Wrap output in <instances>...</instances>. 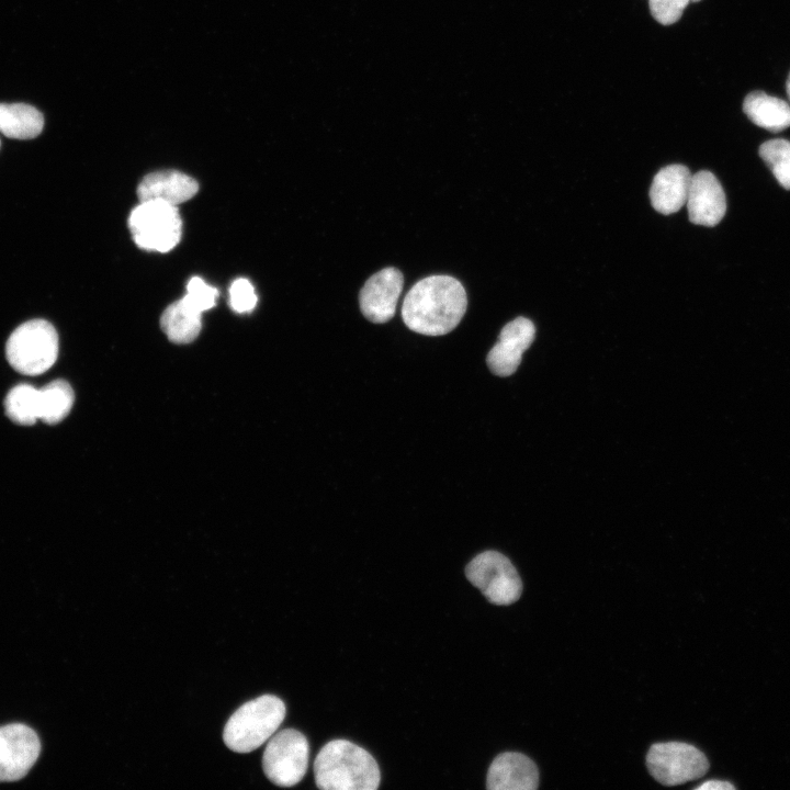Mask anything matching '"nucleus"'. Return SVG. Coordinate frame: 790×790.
<instances>
[{"mask_svg":"<svg viewBox=\"0 0 790 790\" xmlns=\"http://www.w3.org/2000/svg\"><path fill=\"white\" fill-rule=\"evenodd\" d=\"M758 154L786 190H790V142L770 139L759 146Z\"/></svg>","mask_w":790,"mask_h":790,"instance_id":"obj_21","label":"nucleus"},{"mask_svg":"<svg viewBox=\"0 0 790 790\" xmlns=\"http://www.w3.org/2000/svg\"><path fill=\"white\" fill-rule=\"evenodd\" d=\"M743 111L755 125L769 132L790 127L789 103L764 91L749 92L744 99Z\"/></svg>","mask_w":790,"mask_h":790,"instance_id":"obj_16","label":"nucleus"},{"mask_svg":"<svg viewBox=\"0 0 790 790\" xmlns=\"http://www.w3.org/2000/svg\"><path fill=\"white\" fill-rule=\"evenodd\" d=\"M534 336V325L526 317H517L506 324L486 358L490 372L498 376L514 374Z\"/></svg>","mask_w":790,"mask_h":790,"instance_id":"obj_11","label":"nucleus"},{"mask_svg":"<svg viewBox=\"0 0 790 790\" xmlns=\"http://www.w3.org/2000/svg\"><path fill=\"white\" fill-rule=\"evenodd\" d=\"M697 790H733L735 787L726 780H707L699 785Z\"/></svg>","mask_w":790,"mask_h":790,"instance_id":"obj_25","label":"nucleus"},{"mask_svg":"<svg viewBox=\"0 0 790 790\" xmlns=\"http://www.w3.org/2000/svg\"><path fill=\"white\" fill-rule=\"evenodd\" d=\"M466 306V292L459 280L450 275H430L408 291L402 318L415 332L441 336L459 325Z\"/></svg>","mask_w":790,"mask_h":790,"instance_id":"obj_1","label":"nucleus"},{"mask_svg":"<svg viewBox=\"0 0 790 790\" xmlns=\"http://www.w3.org/2000/svg\"><path fill=\"white\" fill-rule=\"evenodd\" d=\"M7 416L15 424L30 426L40 419V390L29 384L13 387L4 399Z\"/></svg>","mask_w":790,"mask_h":790,"instance_id":"obj_20","label":"nucleus"},{"mask_svg":"<svg viewBox=\"0 0 790 790\" xmlns=\"http://www.w3.org/2000/svg\"><path fill=\"white\" fill-rule=\"evenodd\" d=\"M307 738L294 729H285L273 735L262 756V768L267 778L280 787L298 783L308 765Z\"/></svg>","mask_w":790,"mask_h":790,"instance_id":"obj_8","label":"nucleus"},{"mask_svg":"<svg viewBox=\"0 0 790 790\" xmlns=\"http://www.w3.org/2000/svg\"><path fill=\"white\" fill-rule=\"evenodd\" d=\"M41 752L36 733L20 723L0 727V781L22 779Z\"/></svg>","mask_w":790,"mask_h":790,"instance_id":"obj_9","label":"nucleus"},{"mask_svg":"<svg viewBox=\"0 0 790 790\" xmlns=\"http://www.w3.org/2000/svg\"><path fill=\"white\" fill-rule=\"evenodd\" d=\"M257 304L252 284L246 279L235 280L229 287V305L236 313H249Z\"/></svg>","mask_w":790,"mask_h":790,"instance_id":"obj_23","label":"nucleus"},{"mask_svg":"<svg viewBox=\"0 0 790 790\" xmlns=\"http://www.w3.org/2000/svg\"><path fill=\"white\" fill-rule=\"evenodd\" d=\"M465 575L492 603L510 605L521 596L522 582L517 569L508 557L497 551L476 555L466 565Z\"/></svg>","mask_w":790,"mask_h":790,"instance_id":"obj_7","label":"nucleus"},{"mask_svg":"<svg viewBox=\"0 0 790 790\" xmlns=\"http://www.w3.org/2000/svg\"><path fill=\"white\" fill-rule=\"evenodd\" d=\"M284 702L263 695L244 703L225 724L223 740L236 753H250L267 742L285 718Z\"/></svg>","mask_w":790,"mask_h":790,"instance_id":"obj_3","label":"nucleus"},{"mask_svg":"<svg viewBox=\"0 0 790 790\" xmlns=\"http://www.w3.org/2000/svg\"><path fill=\"white\" fill-rule=\"evenodd\" d=\"M698 1H700V0H690V2H698Z\"/></svg>","mask_w":790,"mask_h":790,"instance_id":"obj_27","label":"nucleus"},{"mask_svg":"<svg viewBox=\"0 0 790 790\" xmlns=\"http://www.w3.org/2000/svg\"><path fill=\"white\" fill-rule=\"evenodd\" d=\"M44 126L42 113L25 103H0V132L14 139L38 136Z\"/></svg>","mask_w":790,"mask_h":790,"instance_id":"obj_17","label":"nucleus"},{"mask_svg":"<svg viewBox=\"0 0 790 790\" xmlns=\"http://www.w3.org/2000/svg\"><path fill=\"white\" fill-rule=\"evenodd\" d=\"M128 228L138 247L167 252L181 239L182 221L177 206L146 201L131 212Z\"/></svg>","mask_w":790,"mask_h":790,"instance_id":"obj_5","label":"nucleus"},{"mask_svg":"<svg viewBox=\"0 0 790 790\" xmlns=\"http://www.w3.org/2000/svg\"><path fill=\"white\" fill-rule=\"evenodd\" d=\"M690 0H648L653 18L663 25L677 22Z\"/></svg>","mask_w":790,"mask_h":790,"instance_id":"obj_24","label":"nucleus"},{"mask_svg":"<svg viewBox=\"0 0 790 790\" xmlns=\"http://www.w3.org/2000/svg\"><path fill=\"white\" fill-rule=\"evenodd\" d=\"M646 766L654 779L664 786H678L699 779L709 769V760L696 746L684 742L653 744Z\"/></svg>","mask_w":790,"mask_h":790,"instance_id":"obj_6","label":"nucleus"},{"mask_svg":"<svg viewBox=\"0 0 790 790\" xmlns=\"http://www.w3.org/2000/svg\"><path fill=\"white\" fill-rule=\"evenodd\" d=\"M539 786V771L528 756L506 752L495 757L486 777L489 790H534Z\"/></svg>","mask_w":790,"mask_h":790,"instance_id":"obj_13","label":"nucleus"},{"mask_svg":"<svg viewBox=\"0 0 790 790\" xmlns=\"http://www.w3.org/2000/svg\"><path fill=\"white\" fill-rule=\"evenodd\" d=\"M686 205L692 224L713 227L721 222L726 212V199L713 173L701 170L692 174Z\"/></svg>","mask_w":790,"mask_h":790,"instance_id":"obj_12","label":"nucleus"},{"mask_svg":"<svg viewBox=\"0 0 790 790\" xmlns=\"http://www.w3.org/2000/svg\"><path fill=\"white\" fill-rule=\"evenodd\" d=\"M201 313L192 308L183 297L170 304L161 314L160 327L174 343H189L202 328Z\"/></svg>","mask_w":790,"mask_h":790,"instance_id":"obj_18","label":"nucleus"},{"mask_svg":"<svg viewBox=\"0 0 790 790\" xmlns=\"http://www.w3.org/2000/svg\"><path fill=\"white\" fill-rule=\"evenodd\" d=\"M199 190L198 182L178 170H160L145 176L137 187L139 202L159 201L179 205L192 199Z\"/></svg>","mask_w":790,"mask_h":790,"instance_id":"obj_14","label":"nucleus"},{"mask_svg":"<svg viewBox=\"0 0 790 790\" xmlns=\"http://www.w3.org/2000/svg\"><path fill=\"white\" fill-rule=\"evenodd\" d=\"M314 776L323 790H375L381 780L373 756L347 740H334L321 747L314 761Z\"/></svg>","mask_w":790,"mask_h":790,"instance_id":"obj_2","label":"nucleus"},{"mask_svg":"<svg viewBox=\"0 0 790 790\" xmlns=\"http://www.w3.org/2000/svg\"><path fill=\"white\" fill-rule=\"evenodd\" d=\"M691 172L684 165H669L654 177L650 189L652 206L658 213L669 215L678 212L687 202Z\"/></svg>","mask_w":790,"mask_h":790,"instance_id":"obj_15","label":"nucleus"},{"mask_svg":"<svg viewBox=\"0 0 790 790\" xmlns=\"http://www.w3.org/2000/svg\"><path fill=\"white\" fill-rule=\"evenodd\" d=\"M5 353L9 363L18 372L25 375H40L46 372L57 359V331L47 320H29L11 334Z\"/></svg>","mask_w":790,"mask_h":790,"instance_id":"obj_4","label":"nucleus"},{"mask_svg":"<svg viewBox=\"0 0 790 790\" xmlns=\"http://www.w3.org/2000/svg\"><path fill=\"white\" fill-rule=\"evenodd\" d=\"M786 88H787V93H788V97H789V100H790V72H789V76H788V79H787V82H786Z\"/></svg>","mask_w":790,"mask_h":790,"instance_id":"obj_26","label":"nucleus"},{"mask_svg":"<svg viewBox=\"0 0 790 790\" xmlns=\"http://www.w3.org/2000/svg\"><path fill=\"white\" fill-rule=\"evenodd\" d=\"M75 394L64 380H55L40 390V419L54 425L71 410Z\"/></svg>","mask_w":790,"mask_h":790,"instance_id":"obj_19","label":"nucleus"},{"mask_svg":"<svg viewBox=\"0 0 790 790\" xmlns=\"http://www.w3.org/2000/svg\"><path fill=\"white\" fill-rule=\"evenodd\" d=\"M404 285L402 272L388 267L370 276L359 293V304L363 316L374 323L388 321L395 314Z\"/></svg>","mask_w":790,"mask_h":790,"instance_id":"obj_10","label":"nucleus"},{"mask_svg":"<svg viewBox=\"0 0 790 790\" xmlns=\"http://www.w3.org/2000/svg\"><path fill=\"white\" fill-rule=\"evenodd\" d=\"M218 291L206 284L201 278H192L187 285L183 300L196 312L203 313L215 305Z\"/></svg>","mask_w":790,"mask_h":790,"instance_id":"obj_22","label":"nucleus"}]
</instances>
